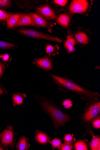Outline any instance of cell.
<instances>
[{
    "mask_svg": "<svg viewBox=\"0 0 100 150\" xmlns=\"http://www.w3.org/2000/svg\"><path fill=\"white\" fill-rule=\"evenodd\" d=\"M59 47L58 45L53 46L50 45H47L45 47V50L47 53L50 55H54L57 54Z\"/></svg>",
    "mask_w": 100,
    "mask_h": 150,
    "instance_id": "obj_19",
    "label": "cell"
},
{
    "mask_svg": "<svg viewBox=\"0 0 100 150\" xmlns=\"http://www.w3.org/2000/svg\"><path fill=\"white\" fill-rule=\"evenodd\" d=\"M26 97V95L25 94L20 93L13 94L12 98L13 105L15 106L21 105Z\"/></svg>",
    "mask_w": 100,
    "mask_h": 150,
    "instance_id": "obj_17",
    "label": "cell"
},
{
    "mask_svg": "<svg viewBox=\"0 0 100 150\" xmlns=\"http://www.w3.org/2000/svg\"><path fill=\"white\" fill-rule=\"evenodd\" d=\"M3 60L4 61H7L9 58V56L8 54H4L2 55V57Z\"/></svg>",
    "mask_w": 100,
    "mask_h": 150,
    "instance_id": "obj_32",
    "label": "cell"
},
{
    "mask_svg": "<svg viewBox=\"0 0 100 150\" xmlns=\"http://www.w3.org/2000/svg\"><path fill=\"white\" fill-rule=\"evenodd\" d=\"M21 15L22 14L20 13L11 15L7 20V29H11L16 27Z\"/></svg>",
    "mask_w": 100,
    "mask_h": 150,
    "instance_id": "obj_13",
    "label": "cell"
},
{
    "mask_svg": "<svg viewBox=\"0 0 100 150\" xmlns=\"http://www.w3.org/2000/svg\"><path fill=\"white\" fill-rule=\"evenodd\" d=\"M20 33L28 37L37 39H43L62 43L63 40L57 37H54L34 30L22 29L18 30Z\"/></svg>",
    "mask_w": 100,
    "mask_h": 150,
    "instance_id": "obj_5",
    "label": "cell"
},
{
    "mask_svg": "<svg viewBox=\"0 0 100 150\" xmlns=\"http://www.w3.org/2000/svg\"><path fill=\"white\" fill-rule=\"evenodd\" d=\"M90 6L89 1L87 0H74L68 6L67 12L70 14L75 13L83 14L89 10Z\"/></svg>",
    "mask_w": 100,
    "mask_h": 150,
    "instance_id": "obj_4",
    "label": "cell"
},
{
    "mask_svg": "<svg viewBox=\"0 0 100 150\" xmlns=\"http://www.w3.org/2000/svg\"><path fill=\"white\" fill-rule=\"evenodd\" d=\"M56 21L62 27L67 28L72 22V16L68 12L62 13L57 17Z\"/></svg>",
    "mask_w": 100,
    "mask_h": 150,
    "instance_id": "obj_11",
    "label": "cell"
},
{
    "mask_svg": "<svg viewBox=\"0 0 100 150\" xmlns=\"http://www.w3.org/2000/svg\"><path fill=\"white\" fill-rule=\"evenodd\" d=\"M30 146L28 139L23 136L20 138L16 144V147L19 150H26Z\"/></svg>",
    "mask_w": 100,
    "mask_h": 150,
    "instance_id": "obj_16",
    "label": "cell"
},
{
    "mask_svg": "<svg viewBox=\"0 0 100 150\" xmlns=\"http://www.w3.org/2000/svg\"><path fill=\"white\" fill-rule=\"evenodd\" d=\"M34 63L41 69L49 71L53 69L52 61L50 57H47L36 59Z\"/></svg>",
    "mask_w": 100,
    "mask_h": 150,
    "instance_id": "obj_10",
    "label": "cell"
},
{
    "mask_svg": "<svg viewBox=\"0 0 100 150\" xmlns=\"http://www.w3.org/2000/svg\"><path fill=\"white\" fill-rule=\"evenodd\" d=\"M38 100L42 108L51 117L55 128L64 126L66 122L70 121L69 115L64 113L48 100L41 97L39 98Z\"/></svg>",
    "mask_w": 100,
    "mask_h": 150,
    "instance_id": "obj_2",
    "label": "cell"
},
{
    "mask_svg": "<svg viewBox=\"0 0 100 150\" xmlns=\"http://www.w3.org/2000/svg\"><path fill=\"white\" fill-rule=\"evenodd\" d=\"M73 148V146L72 144L65 142L64 143L62 144L59 149L62 150H71Z\"/></svg>",
    "mask_w": 100,
    "mask_h": 150,
    "instance_id": "obj_25",
    "label": "cell"
},
{
    "mask_svg": "<svg viewBox=\"0 0 100 150\" xmlns=\"http://www.w3.org/2000/svg\"><path fill=\"white\" fill-rule=\"evenodd\" d=\"M89 30L79 27L74 31L69 30L68 36L74 37L76 41V44L82 46L89 45L90 42V33Z\"/></svg>",
    "mask_w": 100,
    "mask_h": 150,
    "instance_id": "obj_3",
    "label": "cell"
},
{
    "mask_svg": "<svg viewBox=\"0 0 100 150\" xmlns=\"http://www.w3.org/2000/svg\"><path fill=\"white\" fill-rule=\"evenodd\" d=\"M10 15V13L0 9V21H7Z\"/></svg>",
    "mask_w": 100,
    "mask_h": 150,
    "instance_id": "obj_24",
    "label": "cell"
},
{
    "mask_svg": "<svg viewBox=\"0 0 100 150\" xmlns=\"http://www.w3.org/2000/svg\"><path fill=\"white\" fill-rule=\"evenodd\" d=\"M16 135L15 132L13 127L11 126H8L4 132L0 134L1 145L6 147L13 146L16 144Z\"/></svg>",
    "mask_w": 100,
    "mask_h": 150,
    "instance_id": "obj_6",
    "label": "cell"
},
{
    "mask_svg": "<svg viewBox=\"0 0 100 150\" xmlns=\"http://www.w3.org/2000/svg\"><path fill=\"white\" fill-rule=\"evenodd\" d=\"M6 149H7L6 148V147L1 145L0 146V150H6Z\"/></svg>",
    "mask_w": 100,
    "mask_h": 150,
    "instance_id": "obj_33",
    "label": "cell"
},
{
    "mask_svg": "<svg viewBox=\"0 0 100 150\" xmlns=\"http://www.w3.org/2000/svg\"><path fill=\"white\" fill-rule=\"evenodd\" d=\"M49 142L52 146L54 148L59 149L62 144L61 141L59 139L55 138L50 142Z\"/></svg>",
    "mask_w": 100,
    "mask_h": 150,
    "instance_id": "obj_23",
    "label": "cell"
},
{
    "mask_svg": "<svg viewBox=\"0 0 100 150\" xmlns=\"http://www.w3.org/2000/svg\"><path fill=\"white\" fill-rule=\"evenodd\" d=\"M92 150H100V138L96 136H93L90 144Z\"/></svg>",
    "mask_w": 100,
    "mask_h": 150,
    "instance_id": "obj_18",
    "label": "cell"
},
{
    "mask_svg": "<svg viewBox=\"0 0 100 150\" xmlns=\"http://www.w3.org/2000/svg\"><path fill=\"white\" fill-rule=\"evenodd\" d=\"M31 15L33 21L35 26L46 28L50 32L52 31L51 27L52 26V24L48 22L45 18L37 13H32Z\"/></svg>",
    "mask_w": 100,
    "mask_h": 150,
    "instance_id": "obj_8",
    "label": "cell"
},
{
    "mask_svg": "<svg viewBox=\"0 0 100 150\" xmlns=\"http://www.w3.org/2000/svg\"><path fill=\"white\" fill-rule=\"evenodd\" d=\"M2 56L0 55V58H2Z\"/></svg>",
    "mask_w": 100,
    "mask_h": 150,
    "instance_id": "obj_34",
    "label": "cell"
},
{
    "mask_svg": "<svg viewBox=\"0 0 100 150\" xmlns=\"http://www.w3.org/2000/svg\"><path fill=\"white\" fill-rule=\"evenodd\" d=\"M68 1L66 0H55L53 2L57 5L61 6H65L68 3Z\"/></svg>",
    "mask_w": 100,
    "mask_h": 150,
    "instance_id": "obj_26",
    "label": "cell"
},
{
    "mask_svg": "<svg viewBox=\"0 0 100 150\" xmlns=\"http://www.w3.org/2000/svg\"><path fill=\"white\" fill-rule=\"evenodd\" d=\"M6 93V90L2 85L0 84V95H5Z\"/></svg>",
    "mask_w": 100,
    "mask_h": 150,
    "instance_id": "obj_30",
    "label": "cell"
},
{
    "mask_svg": "<svg viewBox=\"0 0 100 150\" xmlns=\"http://www.w3.org/2000/svg\"><path fill=\"white\" fill-rule=\"evenodd\" d=\"M54 82L57 85L60 89L65 91H70L80 95L84 101L93 103L98 101L100 98L98 92L92 91L77 84L75 81L66 77L49 74Z\"/></svg>",
    "mask_w": 100,
    "mask_h": 150,
    "instance_id": "obj_1",
    "label": "cell"
},
{
    "mask_svg": "<svg viewBox=\"0 0 100 150\" xmlns=\"http://www.w3.org/2000/svg\"><path fill=\"white\" fill-rule=\"evenodd\" d=\"M76 43L75 38L73 37L68 36L64 42V46L68 52L71 53L75 51Z\"/></svg>",
    "mask_w": 100,
    "mask_h": 150,
    "instance_id": "obj_14",
    "label": "cell"
},
{
    "mask_svg": "<svg viewBox=\"0 0 100 150\" xmlns=\"http://www.w3.org/2000/svg\"><path fill=\"white\" fill-rule=\"evenodd\" d=\"M35 138L38 142L43 145L48 143L51 139L47 134L41 131L36 133Z\"/></svg>",
    "mask_w": 100,
    "mask_h": 150,
    "instance_id": "obj_15",
    "label": "cell"
},
{
    "mask_svg": "<svg viewBox=\"0 0 100 150\" xmlns=\"http://www.w3.org/2000/svg\"><path fill=\"white\" fill-rule=\"evenodd\" d=\"M73 139V135L70 134H66L64 137V139L65 142L70 143L72 142Z\"/></svg>",
    "mask_w": 100,
    "mask_h": 150,
    "instance_id": "obj_29",
    "label": "cell"
},
{
    "mask_svg": "<svg viewBox=\"0 0 100 150\" xmlns=\"http://www.w3.org/2000/svg\"><path fill=\"white\" fill-rule=\"evenodd\" d=\"M87 111L84 116V121L89 122L96 117L100 111V102L99 101L91 103Z\"/></svg>",
    "mask_w": 100,
    "mask_h": 150,
    "instance_id": "obj_7",
    "label": "cell"
},
{
    "mask_svg": "<svg viewBox=\"0 0 100 150\" xmlns=\"http://www.w3.org/2000/svg\"><path fill=\"white\" fill-rule=\"evenodd\" d=\"M21 26H35L32 18L31 13L22 14L17 27Z\"/></svg>",
    "mask_w": 100,
    "mask_h": 150,
    "instance_id": "obj_12",
    "label": "cell"
},
{
    "mask_svg": "<svg viewBox=\"0 0 100 150\" xmlns=\"http://www.w3.org/2000/svg\"><path fill=\"white\" fill-rule=\"evenodd\" d=\"M12 5L11 1L10 0H0V8H8Z\"/></svg>",
    "mask_w": 100,
    "mask_h": 150,
    "instance_id": "obj_21",
    "label": "cell"
},
{
    "mask_svg": "<svg viewBox=\"0 0 100 150\" xmlns=\"http://www.w3.org/2000/svg\"><path fill=\"white\" fill-rule=\"evenodd\" d=\"M62 105L66 108H70L73 105V103L69 100H64Z\"/></svg>",
    "mask_w": 100,
    "mask_h": 150,
    "instance_id": "obj_28",
    "label": "cell"
},
{
    "mask_svg": "<svg viewBox=\"0 0 100 150\" xmlns=\"http://www.w3.org/2000/svg\"><path fill=\"white\" fill-rule=\"evenodd\" d=\"M75 149L77 150H87L88 149L87 144L82 140L77 141L74 144Z\"/></svg>",
    "mask_w": 100,
    "mask_h": 150,
    "instance_id": "obj_20",
    "label": "cell"
},
{
    "mask_svg": "<svg viewBox=\"0 0 100 150\" xmlns=\"http://www.w3.org/2000/svg\"><path fill=\"white\" fill-rule=\"evenodd\" d=\"M4 66L0 62V77L3 75L4 71Z\"/></svg>",
    "mask_w": 100,
    "mask_h": 150,
    "instance_id": "obj_31",
    "label": "cell"
},
{
    "mask_svg": "<svg viewBox=\"0 0 100 150\" xmlns=\"http://www.w3.org/2000/svg\"><path fill=\"white\" fill-rule=\"evenodd\" d=\"M93 127L97 129L100 128V116L96 119L93 122Z\"/></svg>",
    "mask_w": 100,
    "mask_h": 150,
    "instance_id": "obj_27",
    "label": "cell"
},
{
    "mask_svg": "<svg viewBox=\"0 0 100 150\" xmlns=\"http://www.w3.org/2000/svg\"><path fill=\"white\" fill-rule=\"evenodd\" d=\"M36 10L39 14L46 19L53 20L57 18L55 11L49 5H44L39 6L37 7Z\"/></svg>",
    "mask_w": 100,
    "mask_h": 150,
    "instance_id": "obj_9",
    "label": "cell"
},
{
    "mask_svg": "<svg viewBox=\"0 0 100 150\" xmlns=\"http://www.w3.org/2000/svg\"><path fill=\"white\" fill-rule=\"evenodd\" d=\"M15 45L13 44L0 40V49H11L15 47Z\"/></svg>",
    "mask_w": 100,
    "mask_h": 150,
    "instance_id": "obj_22",
    "label": "cell"
}]
</instances>
